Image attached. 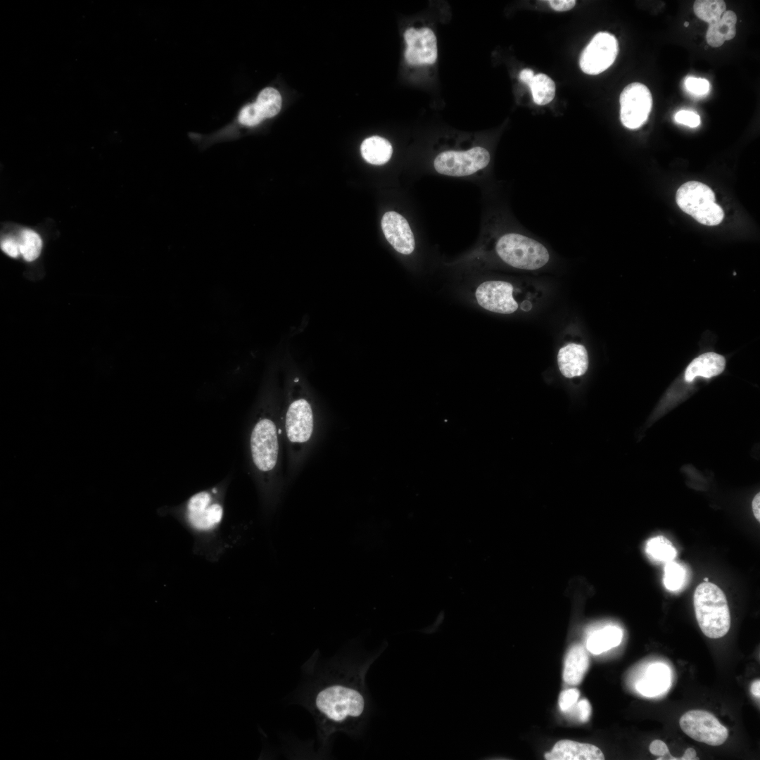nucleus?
<instances>
[{
    "mask_svg": "<svg viewBox=\"0 0 760 760\" xmlns=\"http://www.w3.org/2000/svg\"><path fill=\"white\" fill-rule=\"evenodd\" d=\"M377 654L349 665L334 666L317 678L309 688L305 702L324 737L335 732L354 734L366 723L370 700L365 675Z\"/></svg>",
    "mask_w": 760,
    "mask_h": 760,
    "instance_id": "obj_1",
    "label": "nucleus"
},
{
    "mask_svg": "<svg viewBox=\"0 0 760 760\" xmlns=\"http://www.w3.org/2000/svg\"><path fill=\"white\" fill-rule=\"evenodd\" d=\"M170 514L191 534L193 552L205 559L217 562L229 547L223 536L222 492L217 487L199 491Z\"/></svg>",
    "mask_w": 760,
    "mask_h": 760,
    "instance_id": "obj_2",
    "label": "nucleus"
},
{
    "mask_svg": "<svg viewBox=\"0 0 760 760\" xmlns=\"http://www.w3.org/2000/svg\"><path fill=\"white\" fill-rule=\"evenodd\" d=\"M694 608L698 625L709 638L723 637L730 627V614L726 597L716 585L705 581L694 593Z\"/></svg>",
    "mask_w": 760,
    "mask_h": 760,
    "instance_id": "obj_3",
    "label": "nucleus"
},
{
    "mask_svg": "<svg viewBox=\"0 0 760 760\" xmlns=\"http://www.w3.org/2000/svg\"><path fill=\"white\" fill-rule=\"evenodd\" d=\"M495 250L504 262L520 270H538L550 260L549 252L544 245L519 233L502 235L497 240Z\"/></svg>",
    "mask_w": 760,
    "mask_h": 760,
    "instance_id": "obj_4",
    "label": "nucleus"
},
{
    "mask_svg": "<svg viewBox=\"0 0 760 760\" xmlns=\"http://www.w3.org/2000/svg\"><path fill=\"white\" fill-rule=\"evenodd\" d=\"M676 201L678 207L698 222L715 226L724 217L723 209L715 202V194L707 185L690 181L677 190Z\"/></svg>",
    "mask_w": 760,
    "mask_h": 760,
    "instance_id": "obj_5",
    "label": "nucleus"
},
{
    "mask_svg": "<svg viewBox=\"0 0 760 760\" xmlns=\"http://www.w3.org/2000/svg\"><path fill=\"white\" fill-rule=\"evenodd\" d=\"M253 462L261 473L272 472L279 457V438L274 422L261 417L255 424L250 438Z\"/></svg>",
    "mask_w": 760,
    "mask_h": 760,
    "instance_id": "obj_6",
    "label": "nucleus"
},
{
    "mask_svg": "<svg viewBox=\"0 0 760 760\" xmlns=\"http://www.w3.org/2000/svg\"><path fill=\"white\" fill-rule=\"evenodd\" d=\"M490 159V153L486 148L476 146L465 151L442 152L436 157L433 166L440 174L464 177L485 168Z\"/></svg>",
    "mask_w": 760,
    "mask_h": 760,
    "instance_id": "obj_7",
    "label": "nucleus"
},
{
    "mask_svg": "<svg viewBox=\"0 0 760 760\" xmlns=\"http://www.w3.org/2000/svg\"><path fill=\"white\" fill-rule=\"evenodd\" d=\"M682 730L693 740L711 746L723 744L728 737V729L711 713L704 710H690L680 718Z\"/></svg>",
    "mask_w": 760,
    "mask_h": 760,
    "instance_id": "obj_8",
    "label": "nucleus"
},
{
    "mask_svg": "<svg viewBox=\"0 0 760 760\" xmlns=\"http://www.w3.org/2000/svg\"><path fill=\"white\" fill-rule=\"evenodd\" d=\"M620 119L626 127H640L647 121L652 106L649 89L640 82L627 85L620 95Z\"/></svg>",
    "mask_w": 760,
    "mask_h": 760,
    "instance_id": "obj_9",
    "label": "nucleus"
},
{
    "mask_svg": "<svg viewBox=\"0 0 760 760\" xmlns=\"http://www.w3.org/2000/svg\"><path fill=\"white\" fill-rule=\"evenodd\" d=\"M285 429L288 441L299 450L308 444L314 431V413L311 404L303 397L293 399L287 408Z\"/></svg>",
    "mask_w": 760,
    "mask_h": 760,
    "instance_id": "obj_10",
    "label": "nucleus"
},
{
    "mask_svg": "<svg viewBox=\"0 0 760 760\" xmlns=\"http://www.w3.org/2000/svg\"><path fill=\"white\" fill-rule=\"evenodd\" d=\"M618 51V42L613 34L607 32H598L583 51L580 67L586 74H600L612 65Z\"/></svg>",
    "mask_w": 760,
    "mask_h": 760,
    "instance_id": "obj_11",
    "label": "nucleus"
},
{
    "mask_svg": "<svg viewBox=\"0 0 760 760\" xmlns=\"http://www.w3.org/2000/svg\"><path fill=\"white\" fill-rule=\"evenodd\" d=\"M513 286L505 281H486L475 292L476 299L483 308L495 313L511 314L518 308L512 296Z\"/></svg>",
    "mask_w": 760,
    "mask_h": 760,
    "instance_id": "obj_12",
    "label": "nucleus"
},
{
    "mask_svg": "<svg viewBox=\"0 0 760 760\" xmlns=\"http://www.w3.org/2000/svg\"><path fill=\"white\" fill-rule=\"evenodd\" d=\"M407 43L405 58L412 65H431L436 62L438 55L437 40L429 27H410L404 33Z\"/></svg>",
    "mask_w": 760,
    "mask_h": 760,
    "instance_id": "obj_13",
    "label": "nucleus"
},
{
    "mask_svg": "<svg viewBox=\"0 0 760 760\" xmlns=\"http://www.w3.org/2000/svg\"><path fill=\"white\" fill-rule=\"evenodd\" d=\"M381 228L386 240L396 251L404 255L413 252L414 237L403 216L395 211L386 212L381 219Z\"/></svg>",
    "mask_w": 760,
    "mask_h": 760,
    "instance_id": "obj_14",
    "label": "nucleus"
},
{
    "mask_svg": "<svg viewBox=\"0 0 760 760\" xmlns=\"http://www.w3.org/2000/svg\"><path fill=\"white\" fill-rule=\"evenodd\" d=\"M545 758L547 760H603L604 756L595 745L562 740L545 754Z\"/></svg>",
    "mask_w": 760,
    "mask_h": 760,
    "instance_id": "obj_15",
    "label": "nucleus"
},
{
    "mask_svg": "<svg viewBox=\"0 0 760 760\" xmlns=\"http://www.w3.org/2000/svg\"><path fill=\"white\" fill-rule=\"evenodd\" d=\"M557 362L559 370L565 377L581 376L588 367L587 350L583 345L569 343L559 349Z\"/></svg>",
    "mask_w": 760,
    "mask_h": 760,
    "instance_id": "obj_16",
    "label": "nucleus"
},
{
    "mask_svg": "<svg viewBox=\"0 0 760 760\" xmlns=\"http://www.w3.org/2000/svg\"><path fill=\"white\" fill-rule=\"evenodd\" d=\"M726 365L722 355L715 353H704L694 359L688 366L685 379L690 382L697 376L710 378L721 374Z\"/></svg>",
    "mask_w": 760,
    "mask_h": 760,
    "instance_id": "obj_17",
    "label": "nucleus"
},
{
    "mask_svg": "<svg viewBox=\"0 0 760 760\" xmlns=\"http://www.w3.org/2000/svg\"><path fill=\"white\" fill-rule=\"evenodd\" d=\"M670 683V671L662 664L649 666L643 678L636 685L638 691L647 697H654L665 691Z\"/></svg>",
    "mask_w": 760,
    "mask_h": 760,
    "instance_id": "obj_18",
    "label": "nucleus"
},
{
    "mask_svg": "<svg viewBox=\"0 0 760 760\" xmlns=\"http://www.w3.org/2000/svg\"><path fill=\"white\" fill-rule=\"evenodd\" d=\"M589 665L588 654L581 645H575L569 650L563 671V679L569 685H578L583 680Z\"/></svg>",
    "mask_w": 760,
    "mask_h": 760,
    "instance_id": "obj_19",
    "label": "nucleus"
},
{
    "mask_svg": "<svg viewBox=\"0 0 760 760\" xmlns=\"http://www.w3.org/2000/svg\"><path fill=\"white\" fill-rule=\"evenodd\" d=\"M736 22V14L732 11H726L719 20L709 25L706 34L707 43L713 47H718L726 41L734 38Z\"/></svg>",
    "mask_w": 760,
    "mask_h": 760,
    "instance_id": "obj_20",
    "label": "nucleus"
},
{
    "mask_svg": "<svg viewBox=\"0 0 760 760\" xmlns=\"http://www.w3.org/2000/svg\"><path fill=\"white\" fill-rule=\"evenodd\" d=\"M623 638L622 630L616 626H607L593 632L587 639L586 647L593 654H599L618 646Z\"/></svg>",
    "mask_w": 760,
    "mask_h": 760,
    "instance_id": "obj_21",
    "label": "nucleus"
},
{
    "mask_svg": "<svg viewBox=\"0 0 760 760\" xmlns=\"http://www.w3.org/2000/svg\"><path fill=\"white\" fill-rule=\"evenodd\" d=\"M363 158L372 165H383L391 157L393 148L386 139L373 136L365 139L360 146Z\"/></svg>",
    "mask_w": 760,
    "mask_h": 760,
    "instance_id": "obj_22",
    "label": "nucleus"
},
{
    "mask_svg": "<svg viewBox=\"0 0 760 760\" xmlns=\"http://www.w3.org/2000/svg\"><path fill=\"white\" fill-rule=\"evenodd\" d=\"M253 106L258 117L262 121L265 118H272L280 110L281 97L279 92L272 87L262 90Z\"/></svg>",
    "mask_w": 760,
    "mask_h": 760,
    "instance_id": "obj_23",
    "label": "nucleus"
},
{
    "mask_svg": "<svg viewBox=\"0 0 760 760\" xmlns=\"http://www.w3.org/2000/svg\"><path fill=\"white\" fill-rule=\"evenodd\" d=\"M528 87L531 91L533 101L538 105H545L555 97V82L545 74L534 75Z\"/></svg>",
    "mask_w": 760,
    "mask_h": 760,
    "instance_id": "obj_24",
    "label": "nucleus"
},
{
    "mask_svg": "<svg viewBox=\"0 0 760 760\" xmlns=\"http://www.w3.org/2000/svg\"><path fill=\"white\" fill-rule=\"evenodd\" d=\"M726 8L725 1L721 0H698L693 5L695 14L709 25L719 20Z\"/></svg>",
    "mask_w": 760,
    "mask_h": 760,
    "instance_id": "obj_25",
    "label": "nucleus"
},
{
    "mask_svg": "<svg viewBox=\"0 0 760 760\" xmlns=\"http://www.w3.org/2000/svg\"><path fill=\"white\" fill-rule=\"evenodd\" d=\"M20 254L28 262L37 259L42 251V242L40 236L30 229H23L19 239Z\"/></svg>",
    "mask_w": 760,
    "mask_h": 760,
    "instance_id": "obj_26",
    "label": "nucleus"
},
{
    "mask_svg": "<svg viewBox=\"0 0 760 760\" xmlns=\"http://www.w3.org/2000/svg\"><path fill=\"white\" fill-rule=\"evenodd\" d=\"M646 552L651 557L669 562L676 556V550L671 542L664 536L651 538L646 545Z\"/></svg>",
    "mask_w": 760,
    "mask_h": 760,
    "instance_id": "obj_27",
    "label": "nucleus"
},
{
    "mask_svg": "<svg viewBox=\"0 0 760 760\" xmlns=\"http://www.w3.org/2000/svg\"><path fill=\"white\" fill-rule=\"evenodd\" d=\"M685 580V570L676 562H667L664 569V583L669 590H677L681 588Z\"/></svg>",
    "mask_w": 760,
    "mask_h": 760,
    "instance_id": "obj_28",
    "label": "nucleus"
},
{
    "mask_svg": "<svg viewBox=\"0 0 760 760\" xmlns=\"http://www.w3.org/2000/svg\"><path fill=\"white\" fill-rule=\"evenodd\" d=\"M685 85L688 91L697 96L705 95L709 89V83L704 78L689 77L685 80Z\"/></svg>",
    "mask_w": 760,
    "mask_h": 760,
    "instance_id": "obj_29",
    "label": "nucleus"
},
{
    "mask_svg": "<svg viewBox=\"0 0 760 760\" xmlns=\"http://www.w3.org/2000/svg\"><path fill=\"white\" fill-rule=\"evenodd\" d=\"M580 692L576 688L563 690L559 697V708L562 711L571 709L577 702Z\"/></svg>",
    "mask_w": 760,
    "mask_h": 760,
    "instance_id": "obj_30",
    "label": "nucleus"
},
{
    "mask_svg": "<svg viewBox=\"0 0 760 760\" xmlns=\"http://www.w3.org/2000/svg\"><path fill=\"white\" fill-rule=\"evenodd\" d=\"M674 119L678 123L690 127H696L701 122L699 115L697 113L687 110H681L677 112Z\"/></svg>",
    "mask_w": 760,
    "mask_h": 760,
    "instance_id": "obj_31",
    "label": "nucleus"
},
{
    "mask_svg": "<svg viewBox=\"0 0 760 760\" xmlns=\"http://www.w3.org/2000/svg\"><path fill=\"white\" fill-rule=\"evenodd\" d=\"M2 251L12 258H17L20 254L18 239L15 237H7L1 242Z\"/></svg>",
    "mask_w": 760,
    "mask_h": 760,
    "instance_id": "obj_32",
    "label": "nucleus"
},
{
    "mask_svg": "<svg viewBox=\"0 0 760 760\" xmlns=\"http://www.w3.org/2000/svg\"><path fill=\"white\" fill-rule=\"evenodd\" d=\"M579 719L582 722L588 721L591 714V706L587 699H581L577 704Z\"/></svg>",
    "mask_w": 760,
    "mask_h": 760,
    "instance_id": "obj_33",
    "label": "nucleus"
},
{
    "mask_svg": "<svg viewBox=\"0 0 760 760\" xmlns=\"http://www.w3.org/2000/svg\"><path fill=\"white\" fill-rule=\"evenodd\" d=\"M650 752L655 756H661L669 753L666 743L660 740H654L649 747Z\"/></svg>",
    "mask_w": 760,
    "mask_h": 760,
    "instance_id": "obj_34",
    "label": "nucleus"
},
{
    "mask_svg": "<svg viewBox=\"0 0 760 760\" xmlns=\"http://www.w3.org/2000/svg\"><path fill=\"white\" fill-rule=\"evenodd\" d=\"M550 6L557 11H566L571 9L576 5L574 0H551L548 1Z\"/></svg>",
    "mask_w": 760,
    "mask_h": 760,
    "instance_id": "obj_35",
    "label": "nucleus"
},
{
    "mask_svg": "<svg viewBox=\"0 0 760 760\" xmlns=\"http://www.w3.org/2000/svg\"><path fill=\"white\" fill-rule=\"evenodd\" d=\"M534 75V72L531 69L526 68L521 71L519 77L523 83L529 86Z\"/></svg>",
    "mask_w": 760,
    "mask_h": 760,
    "instance_id": "obj_36",
    "label": "nucleus"
},
{
    "mask_svg": "<svg viewBox=\"0 0 760 760\" xmlns=\"http://www.w3.org/2000/svg\"><path fill=\"white\" fill-rule=\"evenodd\" d=\"M759 504H760V493H759L755 495V497L754 498V499L752 500L753 513H754V515L755 518L759 521H760V512H759V508H760L759 507L760 506H759Z\"/></svg>",
    "mask_w": 760,
    "mask_h": 760,
    "instance_id": "obj_37",
    "label": "nucleus"
},
{
    "mask_svg": "<svg viewBox=\"0 0 760 760\" xmlns=\"http://www.w3.org/2000/svg\"><path fill=\"white\" fill-rule=\"evenodd\" d=\"M695 759H699V758H697L696 751L693 748H691V747H689V748L686 749V750L684 752V754L680 758H678V760H695Z\"/></svg>",
    "mask_w": 760,
    "mask_h": 760,
    "instance_id": "obj_38",
    "label": "nucleus"
},
{
    "mask_svg": "<svg viewBox=\"0 0 760 760\" xmlns=\"http://www.w3.org/2000/svg\"><path fill=\"white\" fill-rule=\"evenodd\" d=\"M751 692L755 697L759 698L760 697V680H756L751 685Z\"/></svg>",
    "mask_w": 760,
    "mask_h": 760,
    "instance_id": "obj_39",
    "label": "nucleus"
},
{
    "mask_svg": "<svg viewBox=\"0 0 760 760\" xmlns=\"http://www.w3.org/2000/svg\"><path fill=\"white\" fill-rule=\"evenodd\" d=\"M531 307H532V305H531V303L529 301H528V300L523 301L521 305V309L525 310V311L530 310Z\"/></svg>",
    "mask_w": 760,
    "mask_h": 760,
    "instance_id": "obj_40",
    "label": "nucleus"
},
{
    "mask_svg": "<svg viewBox=\"0 0 760 760\" xmlns=\"http://www.w3.org/2000/svg\"><path fill=\"white\" fill-rule=\"evenodd\" d=\"M684 25L685 27H688L689 25V23L688 22H685Z\"/></svg>",
    "mask_w": 760,
    "mask_h": 760,
    "instance_id": "obj_41",
    "label": "nucleus"
},
{
    "mask_svg": "<svg viewBox=\"0 0 760 760\" xmlns=\"http://www.w3.org/2000/svg\"><path fill=\"white\" fill-rule=\"evenodd\" d=\"M704 581H709V579L707 578H704Z\"/></svg>",
    "mask_w": 760,
    "mask_h": 760,
    "instance_id": "obj_42",
    "label": "nucleus"
}]
</instances>
